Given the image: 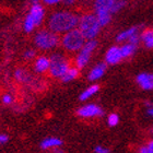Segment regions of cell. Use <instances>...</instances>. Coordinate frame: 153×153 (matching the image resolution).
Here are the masks:
<instances>
[{
    "instance_id": "cell-31",
    "label": "cell",
    "mask_w": 153,
    "mask_h": 153,
    "mask_svg": "<svg viewBox=\"0 0 153 153\" xmlns=\"http://www.w3.org/2000/svg\"><path fill=\"white\" fill-rule=\"evenodd\" d=\"M61 0H44V2H46L47 4H55V3H58Z\"/></svg>"
},
{
    "instance_id": "cell-6",
    "label": "cell",
    "mask_w": 153,
    "mask_h": 153,
    "mask_svg": "<svg viewBox=\"0 0 153 153\" xmlns=\"http://www.w3.org/2000/svg\"><path fill=\"white\" fill-rule=\"evenodd\" d=\"M125 6H126V1L125 0H96L95 3H94L95 10H108L112 14L118 12Z\"/></svg>"
},
{
    "instance_id": "cell-2",
    "label": "cell",
    "mask_w": 153,
    "mask_h": 153,
    "mask_svg": "<svg viewBox=\"0 0 153 153\" xmlns=\"http://www.w3.org/2000/svg\"><path fill=\"white\" fill-rule=\"evenodd\" d=\"M79 30L82 32L86 39H93L96 37L101 30V24L94 14H85L79 20Z\"/></svg>"
},
{
    "instance_id": "cell-20",
    "label": "cell",
    "mask_w": 153,
    "mask_h": 153,
    "mask_svg": "<svg viewBox=\"0 0 153 153\" xmlns=\"http://www.w3.org/2000/svg\"><path fill=\"white\" fill-rule=\"evenodd\" d=\"M78 76H79V71L76 68H69L67 72L61 76V79L64 82H69V81H72L74 79H76Z\"/></svg>"
},
{
    "instance_id": "cell-13",
    "label": "cell",
    "mask_w": 153,
    "mask_h": 153,
    "mask_svg": "<svg viewBox=\"0 0 153 153\" xmlns=\"http://www.w3.org/2000/svg\"><path fill=\"white\" fill-rule=\"evenodd\" d=\"M62 144V141L57 139V138H48V139H45L43 142L41 143V148L44 149V150H47V149H51V148H58Z\"/></svg>"
},
{
    "instance_id": "cell-28",
    "label": "cell",
    "mask_w": 153,
    "mask_h": 153,
    "mask_svg": "<svg viewBox=\"0 0 153 153\" xmlns=\"http://www.w3.org/2000/svg\"><path fill=\"white\" fill-rule=\"evenodd\" d=\"M34 56H35V51H27L24 53V58H26V59H32Z\"/></svg>"
},
{
    "instance_id": "cell-16",
    "label": "cell",
    "mask_w": 153,
    "mask_h": 153,
    "mask_svg": "<svg viewBox=\"0 0 153 153\" xmlns=\"http://www.w3.org/2000/svg\"><path fill=\"white\" fill-rule=\"evenodd\" d=\"M90 56H91V54H88V53H85V51H80L79 56L76 57V68L78 69H82L83 67H85V65L89 62V59H90Z\"/></svg>"
},
{
    "instance_id": "cell-14",
    "label": "cell",
    "mask_w": 153,
    "mask_h": 153,
    "mask_svg": "<svg viewBox=\"0 0 153 153\" xmlns=\"http://www.w3.org/2000/svg\"><path fill=\"white\" fill-rule=\"evenodd\" d=\"M141 41L147 48H153V29L146 30L141 34Z\"/></svg>"
},
{
    "instance_id": "cell-24",
    "label": "cell",
    "mask_w": 153,
    "mask_h": 153,
    "mask_svg": "<svg viewBox=\"0 0 153 153\" xmlns=\"http://www.w3.org/2000/svg\"><path fill=\"white\" fill-rule=\"evenodd\" d=\"M139 152L140 153H153V140L150 141L147 146L141 147L140 149H139Z\"/></svg>"
},
{
    "instance_id": "cell-18",
    "label": "cell",
    "mask_w": 153,
    "mask_h": 153,
    "mask_svg": "<svg viewBox=\"0 0 153 153\" xmlns=\"http://www.w3.org/2000/svg\"><path fill=\"white\" fill-rule=\"evenodd\" d=\"M138 33V27H130V29L126 30L124 32H121L119 35L117 36V41L118 42H124V41H128L131 36Z\"/></svg>"
},
{
    "instance_id": "cell-9",
    "label": "cell",
    "mask_w": 153,
    "mask_h": 153,
    "mask_svg": "<svg viewBox=\"0 0 153 153\" xmlns=\"http://www.w3.org/2000/svg\"><path fill=\"white\" fill-rule=\"evenodd\" d=\"M44 8L39 4V3H33L32 8L30 10V16H32L34 22H35V25H39L44 19Z\"/></svg>"
},
{
    "instance_id": "cell-26",
    "label": "cell",
    "mask_w": 153,
    "mask_h": 153,
    "mask_svg": "<svg viewBox=\"0 0 153 153\" xmlns=\"http://www.w3.org/2000/svg\"><path fill=\"white\" fill-rule=\"evenodd\" d=\"M146 105H147V114L149 116H151V117H153V104L150 102H147Z\"/></svg>"
},
{
    "instance_id": "cell-1",
    "label": "cell",
    "mask_w": 153,
    "mask_h": 153,
    "mask_svg": "<svg viewBox=\"0 0 153 153\" xmlns=\"http://www.w3.org/2000/svg\"><path fill=\"white\" fill-rule=\"evenodd\" d=\"M79 18L70 12H57L53 14L49 20L48 26L55 33H66L74 29L79 24Z\"/></svg>"
},
{
    "instance_id": "cell-32",
    "label": "cell",
    "mask_w": 153,
    "mask_h": 153,
    "mask_svg": "<svg viewBox=\"0 0 153 153\" xmlns=\"http://www.w3.org/2000/svg\"><path fill=\"white\" fill-rule=\"evenodd\" d=\"M62 1H64L65 4H67V6H70V4H74L76 0H62Z\"/></svg>"
},
{
    "instance_id": "cell-19",
    "label": "cell",
    "mask_w": 153,
    "mask_h": 153,
    "mask_svg": "<svg viewBox=\"0 0 153 153\" xmlns=\"http://www.w3.org/2000/svg\"><path fill=\"white\" fill-rule=\"evenodd\" d=\"M99 90H100V86L96 85V84L90 86L89 89H86L85 91L80 95V101H85V100H88L89 97H91L92 95H94L96 92H99Z\"/></svg>"
},
{
    "instance_id": "cell-29",
    "label": "cell",
    "mask_w": 153,
    "mask_h": 153,
    "mask_svg": "<svg viewBox=\"0 0 153 153\" xmlns=\"http://www.w3.org/2000/svg\"><path fill=\"white\" fill-rule=\"evenodd\" d=\"M94 152L96 153H108L109 150L108 149H105V148H102V147H96L94 149Z\"/></svg>"
},
{
    "instance_id": "cell-10",
    "label": "cell",
    "mask_w": 153,
    "mask_h": 153,
    "mask_svg": "<svg viewBox=\"0 0 153 153\" xmlns=\"http://www.w3.org/2000/svg\"><path fill=\"white\" fill-rule=\"evenodd\" d=\"M137 83L143 90H153V74H140L137 76Z\"/></svg>"
},
{
    "instance_id": "cell-3",
    "label": "cell",
    "mask_w": 153,
    "mask_h": 153,
    "mask_svg": "<svg viewBox=\"0 0 153 153\" xmlns=\"http://www.w3.org/2000/svg\"><path fill=\"white\" fill-rule=\"evenodd\" d=\"M84 43H85V37L79 29H72L68 31L62 37V46L70 51L81 49Z\"/></svg>"
},
{
    "instance_id": "cell-23",
    "label": "cell",
    "mask_w": 153,
    "mask_h": 153,
    "mask_svg": "<svg viewBox=\"0 0 153 153\" xmlns=\"http://www.w3.org/2000/svg\"><path fill=\"white\" fill-rule=\"evenodd\" d=\"M108 125L111 127H115L116 125L119 123V117H118L117 114H111L108 116Z\"/></svg>"
},
{
    "instance_id": "cell-12",
    "label": "cell",
    "mask_w": 153,
    "mask_h": 153,
    "mask_svg": "<svg viewBox=\"0 0 153 153\" xmlns=\"http://www.w3.org/2000/svg\"><path fill=\"white\" fill-rule=\"evenodd\" d=\"M105 71H106V65L103 64V62L102 64H99L96 67L93 68L92 71L90 72L89 79L91 80V81H95V80L100 79L103 74H105Z\"/></svg>"
},
{
    "instance_id": "cell-25",
    "label": "cell",
    "mask_w": 153,
    "mask_h": 153,
    "mask_svg": "<svg viewBox=\"0 0 153 153\" xmlns=\"http://www.w3.org/2000/svg\"><path fill=\"white\" fill-rule=\"evenodd\" d=\"M140 39H141V36H139L138 35V33H136V34H134V35L128 39V42L134 45H138L139 44V42H140Z\"/></svg>"
},
{
    "instance_id": "cell-11",
    "label": "cell",
    "mask_w": 153,
    "mask_h": 153,
    "mask_svg": "<svg viewBox=\"0 0 153 153\" xmlns=\"http://www.w3.org/2000/svg\"><path fill=\"white\" fill-rule=\"evenodd\" d=\"M96 11V18L99 20L101 26H105L107 25L112 19V13L109 12L108 10H104V9H99L95 10Z\"/></svg>"
},
{
    "instance_id": "cell-17",
    "label": "cell",
    "mask_w": 153,
    "mask_h": 153,
    "mask_svg": "<svg viewBox=\"0 0 153 153\" xmlns=\"http://www.w3.org/2000/svg\"><path fill=\"white\" fill-rule=\"evenodd\" d=\"M136 47H137V45L131 44L129 42H128L127 44H125L124 46H121L120 51H121V55H123V58H128L130 57L131 55H134V51H136Z\"/></svg>"
},
{
    "instance_id": "cell-33",
    "label": "cell",
    "mask_w": 153,
    "mask_h": 153,
    "mask_svg": "<svg viewBox=\"0 0 153 153\" xmlns=\"http://www.w3.org/2000/svg\"><path fill=\"white\" fill-rule=\"evenodd\" d=\"M32 2L33 3H38L39 2V0H32Z\"/></svg>"
},
{
    "instance_id": "cell-22",
    "label": "cell",
    "mask_w": 153,
    "mask_h": 153,
    "mask_svg": "<svg viewBox=\"0 0 153 153\" xmlns=\"http://www.w3.org/2000/svg\"><path fill=\"white\" fill-rule=\"evenodd\" d=\"M16 79L18 81H21V82H27L30 79V76L27 74L26 71L19 69V70L16 71Z\"/></svg>"
},
{
    "instance_id": "cell-8",
    "label": "cell",
    "mask_w": 153,
    "mask_h": 153,
    "mask_svg": "<svg viewBox=\"0 0 153 153\" xmlns=\"http://www.w3.org/2000/svg\"><path fill=\"white\" fill-rule=\"evenodd\" d=\"M106 62L109 65H116L123 59V55H121L120 48L117 46H113L107 51L105 56Z\"/></svg>"
},
{
    "instance_id": "cell-30",
    "label": "cell",
    "mask_w": 153,
    "mask_h": 153,
    "mask_svg": "<svg viewBox=\"0 0 153 153\" xmlns=\"http://www.w3.org/2000/svg\"><path fill=\"white\" fill-rule=\"evenodd\" d=\"M8 136H6V134H0V143H4V142H7L8 141Z\"/></svg>"
},
{
    "instance_id": "cell-4",
    "label": "cell",
    "mask_w": 153,
    "mask_h": 153,
    "mask_svg": "<svg viewBox=\"0 0 153 153\" xmlns=\"http://www.w3.org/2000/svg\"><path fill=\"white\" fill-rule=\"evenodd\" d=\"M59 38L53 31H41L35 36V44L42 49H51L58 44Z\"/></svg>"
},
{
    "instance_id": "cell-7",
    "label": "cell",
    "mask_w": 153,
    "mask_h": 153,
    "mask_svg": "<svg viewBox=\"0 0 153 153\" xmlns=\"http://www.w3.org/2000/svg\"><path fill=\"white\" fill-rule=\"evenodd\" d=\"M76 114L79 115L80 117L90 118V117H95V116H102L104 114V112L97 105L90 104V105H85L83 106V107H81V108H79L76 111Z\"/></svg>"
},
{
    "instance_id": "cell-15",
    "label": "cell",
    "mask_w": 153,
    "mask_h": 153,
    "mask_svg": "<svg viewBox=\"0 0 153 153\" xmlns=\"http://www.w3.org/2000/svg\"><path fill=\"white\" fill-rule=\"evenodd\" d=\"M49 65H51V59L46 57H39L35 62V69L37 72H44L49 69Z\"/></svg>"
},
{
    "instance_id": "cell-27",
    "label": "cell",
    "mask_w": 153,
    "mask_h": 153,
    "mask_svg": "<svg viewBox=\"0 0 153 153\" xmlns=\"http://www.w3.org/2000/svg\"><path fill=\"white\" fill-rule=\"evenodd\" d=\"M2 102L4 103V104H7V105H9V104H11V103L13 102V97L11 95H9V94H7V95L3 96Z\"/></svg>"
},
{
    "instance_id": "cell-21",
    "label": "cell",
    "mask_w": 153,
    "mask_h": 153,
    "mask_svg": "<svg viewBox=\"0 0 153 153\" xmlns=\"http://www.w3.org/2000/svg\"><path fill=\"white\" fill-rule=\"evenodd\" d=\"M35 22H34V20H33V18L31 16H26V19H25V21H24V31L25 32H27V33H30V32H32L33 31V29L35 27Z\"/></svg>"
},
{
    "instance_id": "cell-5",
    "label": "cell",
    "mask_w": 153,
    "mask_h": 153,
    "mask_svg": "<svg viewBox=\"0 0 153 153\" xmlns=\"http://www.w3.org/2000/svg\"><path fill=\"white\" fill-rule=\"evenodd\" d=\"M69 69V65L67 60L61 55L54 54L51 57L49 72L54 78H61Z\"/></svg>"
}]
</instances>
